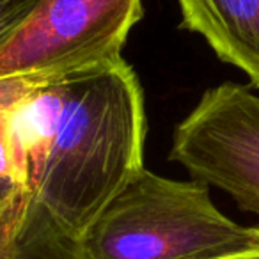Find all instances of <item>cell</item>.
I'll return each mask as SVG.
<instances>
[{"label":"cell","instance_id":"5","mask_svg":"<svg viewBox=\"0 0 259 259\" xmlns=\"http://www.w3.org/2000/svg\"><path fill=\"white\" fill-rule=\"evenodd\" d=\"M181 27L259 87V0H178Z\"/></svg>","mask_w":259,"mask_h":259},{"label":"cell","instance_id":"1","mask_svg":"<svg viewBox=\"0 0 259 259\" xmlns=\"http://www.w3.org/2000/svg\"><path fill=\"white\" fill-rule=\"evenodd\" d=\"M6 115L23 185L76 240L144 169V94L122 57L27 89Z\"/></svg>","mask_w":259,"mask_h":259},{"label":"cell","instance_id":"8","mask_svg":"<svg viewBox=\"0 0 259 259\" xmlns=\"http://www.w3.org/2000/svg\"><path fill=\"white\" fill-rule=\"evenodd\" d=\"M41 0H0V52L20 32Z\"/></svg>","mask_w":259,"mask_h":259},{"label":"cell","instance_id":"3","mask_svg":"<svg viewBox=\"0 0 259 259\" xmlns=\"http://www.w3.org/2000/svg\"><path fill=\"white\" fill-rule=\"evenodd\" d=\"M142 15V0H41L0 52V82L34 89L115 61Z\"/></svg>","mask_w":259,"mask_h":259},{"label":"cell","instance_id":"4","mask_svg":"<svg viewBox=\"0 0 259 259\" xmlns=\"http://www.w3.org/2000/svg\"><path fill=\"white\" fill-rule=\"evenodd\" d=\"M170 160L259 217V96L238 83L208 89L176 126Z\"/></svg>","mask_w":259,"mask_h":259},{"label":"cell","instance_id":"9","mask_svg":"<svg viewBox=\"0 0 259 259\" xmlns=\"http://www.w3.org/2000/svg\"><path fill=\"white\" fill-rule=\"evenodd\" d=\"M220 259H259V227L255 231V238L247 248L243 250H238L231 255H226V257H220Z\"/></svg>","mask_w":259,"mask_h":259},{"label":"cell","instance_id":"7","mask_svg":"<svg viewBox=\"0 0 259 259\" xmlns=\"http://www.w3.org/2000/svg\"><path fill=\"white\" fill-rule=\"evenodd\" d=\"M9 107V105H8ZM6 105L0 103V213L22 208L32 199L20 176L9 135Z\"/></svg>","mask_w":259,"mask_h":259},{"label":"cell","instance_id":"6","mask_svg":"<svg viewBox=\"0 0 259 259\" xmlns=\"http://www.w3.org/2000/svg\"><path fill=\"white\" fill-rule=\"evenodd\" d=\"M0 259H83L80 240L30 199L0 213Z\"/></svg>","mask_w":259,"mask_h":259},{"label":"cell","instance_id":"2","mask_svg":"<svg viewBox=\"0 0 259 259\" xmlns=\"http://www.w3.org/2000/svg\"><path fill=\"white\" fill-rule=\"evenodd\" d=\"M257 227L227 219L201 181L144 167L80 238L83 259H220L243 250Z\"/></svg>","mask_w":259,"mask_h":259}]
</instances>
